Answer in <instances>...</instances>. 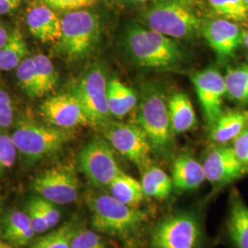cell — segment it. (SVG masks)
I'll list each match as a JSON object with an SVG mask.
<instances>
[{
    "label": "cell",
    "instance_id": "obj_1",
    "mask_svg": "<svg viewBox=\"0 0 248 248\" xmlns=\"http://www.w3.org/2000/svg\"><path fill=\"white\" fill-rule=\"evenodd\" d=\"M88 205L95 231L120 239H133L148 220L144 211L123 203L110 194L89 196Z\"/></svg>",
    "mask_w": 248,
    "mask_h": 248
},
{
    "label": "cell",
    "instance_id": "obj_2",
    "mask_svg": "<svg viewBox=\"0 0 248 248\" xmlns=\"http://www.w3.org/2000/svg\"><path fill=\"white\" fill-rule=\"evenodd\" d=\"M142 18L149 29L173 39L194 37L204 26L196 0H151Z\"/></svg>",
    "mask_w": 248,
    "mask_h": 248
},
{
    "label": "cell",
    "instance_id": "obj_3",
    "mask_svg": "<svg viewBox=\"0 0 248 248\" xmlns=\"http://www.w3.org/2000/svg\"><path fill=\"white\" fill-rule=\"evenodd\" d=\"M125 45L133 61L143 67H172L181 62L184 56L173 38L136 24L128 28Z\"/></svg>",
    "mask_w": 248,
    "mask_h": 248
},
{
    "label": "cell",
    "instance_id": "obj_4",
    "mask_svg": "<svg viewBox=\"0 0 248 248\" xmlns=\"http://www.w3.org/2000/svg\"><path fill=\"white\" fill-rule=\"evenodd\" d=\"M136 124L147 135L153 151L162 155L169 153L173 144L174 133L168 102L156 86L147 84L142 89L141 102L136 112Z\"/></svg>",
    "mask_w": 248,
    "mask_h": 248
},
{
    "label": "cell",
    "instance_id": "obj_5",
    "mask_svg": "<svg viewBox=\"0 0 248 248\" xmlns=\"http://www.w3.org/2000/svg\"><path fill=\"white\" fill-rule=\"evenodd\" d=\"M101 35L98 14L84 9L72 10L61 18V38L57 51L68 59L76 60L93 51Z\"/></svg>",
    "mask_w": 248,
    "mask_h": 248
},
{
    "label": "cell",
    "instance_id": "obj_6",
    "mask_svg": "<svg viewBox=\"0 0 248 248\" xmlns=\"http://www.w3.org/2000/svg\"><path fill=\"white\" fill-rule=\"evenodd\" d=\"M71 136L65 129L32 121H20L11 134L18 153L29 162H36L58 153Z\"/></svg>",
    "mask_w": 248,
    "mask_h": 248
},
{
    "label": "cell",
    "instance_id": "obj_7",
    "mask_svg": "<svg viewBox=\"0 0 248 248\" xmlns=\"http://www.w3.org/2000/svg\"><path fill=\"white\" fill-rule=\"evenodd\" d=\"M202 226L193 213L172 214L155 226L151 234L153 248H200Z\"/></svg>",
    "mask_w": 248,
    "mask_h": 248
},
{
    "label": "cell",
    "instance_id": "obj_8",
    "mask_svg": "<svg viewBox=\"0 0 248 248\" xmlns=\"http://www.w3.org/2000/svg\"><path fill=\"white\" fill-rule=\"evenodd\" d=\"M101 133L114 150L143 169L149 165L150 141L136 124L108 122L99 126Z\"/></svg>",
    "mask_w": 248,
    "mask_h": 248
},
{
    "label": "cell",
    "instance_id": "obj_9",
    "mask_svg": "<svg viewBox=\"0 0 248 248\" xmlns=\"http://www.w3.org/2000/svg\"><path fill=\"white\" fill-rule=\"evenodd\" d=\"M114 149L106 139L96 137L81 150L78 164L81 172L99 188L108 187L124 171L116 159Z\"/></svg>",
    "mask_w": 248,
    "mask_h": 248
},
{
    "label": "cell",
    "instance_id": "obj_10",
    "mask_svg": "<svg viewBox=\"0 0 248 248\" xmlns=\"http://www.w3.org/2000/svg\"><path fill=\"white\" fill-rule=\"evenodd\" d=\"M72 93L79 100L89 125L99 127L109 121L108 82L100 66L96 65L86 72Z\"/></svg>",
    "mask_w": 248,
    "mask_h": 248
},
{
    "label": "cell",
    "instance_id": "obj_11",
    "mask_svg": "<svg viewBox=\"0 0 248 248\" xmlns=\"http://www.w3.org/2000/svg\"><path fill=\"white\" fill-rule=\"evenodd\" d=\"M32 188L45 200L54 204L65 205L78 200L79 182L73 166L60 165L36 177Z\"/></svg>",
    "mask_w": 248,
    "mask_h": 248
},
{
    "label": "cell",
    "instance_id": "obj_12",
    "mask_svg": "<svg viewBox=\"0 0 248 248\" xmlns=\"http://www.w3.org/2000/svg\"><path fill=\"white\" fill-rule=\"evenodd\" d=\"M206 180L213 188L229 185L248 175V168L240 161L232 147L219 145L210 151L204 158Z\"/></svg>",
    "mask_w": 248,
    "mask_h": 248
},
{
    "label": "cell",
    "instance_id": "obj_13",
    "mask_svg": "<svg viewBox=\"0 0 248 248\" xmlns=\"http://www.w3.org/2000/svg\"><path fill=\"white\" fill-rule=\"evenodd\" d=\"M192 82L206 122L212 127L223 113L222 98L226 95L224 77L216 68L209 67L196 73Z\"/></svg>",
    "mask_w": 248,
    "mask_h": 248
},
{
    "label": "cell",
    "instance_id": "obj_14",
    "mask_svg": "<svg viewBox=\"0 0 248 248\" xmlns=\"http://www.w3.org/2000/svg\"><path fill=\"white\" fill-rule=\"evenodd\" d=\"M40 111L48 124L61 129L68 130L89 124L79 100L73 93H63L48 98L42 104Z\"/></svg>",
    "mask_w": 248,
    "mask_h": 248
},
{
    "label": "cell",
    "instance_id": "obj_15",
    "mask_svg": "<svg viewBox=\"0 0 248 248\" xmlns=\"http://www.w3.org/2000/svg\"><path fill=\"white\" fill-rule=\"evenodd\" d=\"M202 31L208 44L221 60L230 58L243 43V32L239 27L225 18L205 23Z\"/></svg>",
    "mask_w": 248,
    "mask_h": 248
},
{
    "label": "cell",
    "instance_id": "obj_16",
    "mask_svg": "<svg viewBox=\"0 0 248 248\" xmlns=\"http://www.w3.org/2000/svg\"><path fill=\"white\" fill-rule=\"evenodd\" d=\"M27 25L31 33L41 42L55 43L61 38V19L48 5H37L28 11Z\"/></svg>",
    "mask_w": 248,
    "mask_h": 248
},
{
    "label": "cell",
    "instance_id": "obj_17",
    "mask_svg": "<svg viewBox=\"0 0 248 248\" xmlns=\"http://www.w3.org/2000/svg\"><path fill=\"white\" fill-rule=\"evenodd\" d=\"M171 178L173 186L180 191L197 189L206 180L202 164L188 155H182L175 160Z\"/></svg>",
    "mask_w": 248,
    "mask_h": 248
},
{
    "label": "cell",
    "instance_id": "obj_18",
    "mask_svg": "<svg viewBox=\"0 0 248 248\" xmlns=\"http://www.w3.org/2000/svg\"><path fill=\"white\" fill-rule=\"evenodd\" d=\"M226 226L234 248H248V206L235 191L230 197Z\"/></svg>",
    "mask_w": 248,
    "mask_h": 248
},
{
    "label": "cell",
    "instance_id": "obj_19",
    "mask_svg": "<svg viewBox=\"0 0 248 248\" xmlns=\"http://www.w3.org/2000/svg\"><path fill=\"white\" fill-rule=\"evenodd\" d=\"M248 127V110L222 113L211 127V139L219 144L233 141Z\"/></svg>",
    "mask_w": 248,
    "mask_h": 248
},
{
    "label": "cell",
    "instance_id": "obj_20",
    "mask_svg": "<svg viewBox=\"0 0 248 248\" xmlns=\"http://www.w3.org/2000/svg\"><path fill=\"white\" fill-rule=\"evenodd\" d=\"M168 105L174 134L186 133L195 127L197 124L195 110L186 94L181 92L175 93L169 98Z\"/></svg>",
    "mask_w": 248,
    "mask_h": 248
},
{
    "label": "cell",
    "instance_id": "obj_21",
    "mask_svg": "<svg viewBox=\"0 0 248 248\" xmlns=\"http://www.w3.org/2000/svg\"><path fill=\"white\" fill-rule=\"evenodd\" d=\"M138 97L133 89L117 78L108 82V105L110 114L123 119L137 105Z\"/></svg>",
    "mask_w": 248,
    "mask_h": 248
},
{
    "label": "cell",
    "instance_id": "obj_22",
    "mask_svg": "<svg viewBox=\"0 0 248 248\" xmlns=\"http://www.w3.org/2000/svg\"><path fill=\"white\" fill-rule=\"evenodd\" d=\"M141 184L145 196L160 201L168 199L174 187L172 178L164 170L149 165L142 169Z\"/></svg>",
    "mask_w": 248,
    "mask_h": 248
},
{
    "label": "cell",
    "instance_id": "obj_23",
    "mask_svg": "<svg viewBox=\"0 0 248 248\" xmlns=\"http://www.w3.org/2000/svg\"><path fill=\"white\" fill-rule=\"evenodd\" d=\"M5 238L16 246H26L36 234L28 213L20 211L10 213L6 221Z\"/></svg>",
    "mask_w": 248,
    "mask_h": 248
},
{
    "label": "cell",
    "instance_id": "obj_24",
    "mask_svg": "<svg viewBox=\"0 0 248 248\" xmlns=\"http://www.w3.org/2000/svg\"><path fill=\"white\" fill-rule=\"evenodd\" d=\"M110 195L116 200L130 206L137 207L146 197L142 189L141 181L123 172L108 186Z\"/></svg>",
    "mask_w": 248,
    "mask_h": 248
},
{
    "label": "cell",
    "instance_id": "obj_25",
    "mask_svg": "<svg viewBox=\"0 0 248 248\" xmlns=\"http://www.w3.org/2000/svg\"><path fill=\"white\" fill-rule=\"evenodd\" d=\"M28 54V47L24 37L18 30H14L9 41L0 48V71L16 69Z\"/></svg>",
    "mask_w": 248,
    "mask_h": 248
},
{
    "label": "cell",
    "instance_id": "obj_26",
    "mask_svg": "<svg viewBox=\"0 0 248 248\" xmlns=\"http://www.w3.org/2000/svg\"><path fill=\"white\" fill-rule=\"evenodd\" d=\"M226 94L232 99L248 103V64L230 68L224 76Z\"/></svg>",
    "mask_w": 248,
    "mask_h": 248
},
{
    "label": "cell",
    "instance_id": "obj_27",
    "mask_svg": "<svg viewBox=\"0 0 248 248\" xmlns=\"http://www.w3.org/2000/svg\"><path fill=\"white\" fill-rule=\"evenodd\" d=\"M78 228L76 223L66 222L38 240L32 248H71L72 240Z\"/></svg>",
    "mask_w": 248,
    "mask_h": 248
},
{
    "label": "cell",
    "instance_id": "obj_28",
    "mask_svg": "<svg viewBox=\"0 0 248 248\" xmlns=\"http://www.w3.org/2000/svg\"><path fill=\"white\" fill-rule=\"evenodd\" d=\"M32 59L35 64L42 96H45L53 91L57 86L58 74L52 61L45 54L38 53Z\"/></svg>",
    "mask_w": 248,
    "mask_h": 248
},
{
    "label": "cell",
    "instance_id": "obj_29",
    "mask_svg": "<svg viewBox=\"0 0 248 248\" xmlns=\"http://www.w3.org/2000/svg\"><path fill=\"white\" fill-rule=\"evenodd\" d=\"M16 70L19 85L27 94L31 98L43 97L32 57H26Z\"/></svg>",
    "mask_w": 248,
    "mask_h": 248
},
{
    "label": "cell",
    "instance_id": "obj_30",
    "mask_svg": "<svg viewBox=\"0 0 248 248\" xmlns=\"http://www.w3.org/2000/svg\"><path fill=\"white\" fill-rule=\"evenodd\" d=\"M213 11L225 19L233 22L248 19V7L244 0H209Z\"/></svg>",
    "mask_w": 248,
    "mask_h": 248
},
{
    "label": "cell",
    "instance_id": "obj_31",
    "mask_svg": "<svg viewBox=\"0 0 248 248\" xmlns=\"http://www.w3.org/2000/svg\"><path fill=\"white\" fill-rule=\"evenodd\" d=\"M18 154V149L11 135L0 132V175L12 168Z\"/></svg>",
    "mask_w": 248,
    "mask_h": 248
},
{
    "label": "cell",
    "instance_id": "obj_32",
    "mask_svg": "<svg viewBox=\"0 0 248 248\" xmlns=\"http://www.w3.org/2000/svg\"><path fill=\"white\" fill-rule=\"evenodd\" d=\"M71 248H107L102 238L96 231L78 228L73 240Z\"/></svg>",
    "mask_w": 248,
    "mask_h": 248
},
{
    "label": "cell",
    "instance_id": "obj_33",
    "mask_svg": "<svg viewBox=\"0 0 248 248\" xmlns=\"http://www.w3.org/2000/svg\"><path fill=\"white\" fill-rule=\"evenodd\" d=\"M14 121V109L9 92L0 82V129H8Z\"/></svg>",
    "mask_w": 248,
    "mask_h": 248
},
{
    "label": "cell",
    "instance_id": "obj_34",
    "mask_svg": "<svg viewBox=\"0 0 248 248\" xmlns=\"http://www.w3.org/2000/svg\"><path fill=\"white\" fill-rule=\"evenodd\" d=\"M39 211L45 218V222H47L49 228H54L61 219L60 211L56 208L55 204L45 200L42 197L33 198Z\"/></svg>",
    "mask_w": 248,
    "mask_h": 248
},
{
    "label": "cell",
    "instance_id": "obj_35",
    "mask_svg": "<svg viewBox=\"0 0 248 248\" xmlns=\"http://www.w3.org/2000/svg\"><path fill=\"white\" fill-rule=\"evenodd\" d=\"M26 213L31 219L36 233H44L50 229L42 213L39 211L33 199H31L27 204Z\"/></svg>",
    "mask_w": 248,
    "mask_h": 248
},
{
    "label": "cell",
    "instance_id": "obj_36",
    "mask_svg": "<svg viewBox=\"0 0 248 248\" xmlns=\"http://www.w3.org/2000/svg\"><path fill=\"white\" fill-rule=\"evenodd\" d=\"M232 147L237 158L248 168V127L232 141Z\"/></svg>",
    "mask_w": 248,
    "mask_h": 248
},
{
    "label": "cell",
    "instance_id": "obj_37",
    "mask_svg": "<svg viewBox=\"0 0 248 248\" xmlns=\"http://www.w3.org/2000/svg\"><path fill=\"white\" fill-rule=\"evenodd\" d=\"M97 0H53L49 6L51 8L61 10H78L89 7Z\"/></svg>",
    "mask_w": 248,
    "mask_h": 248
},
{
    "label": "cell",
    "instance_id": "obj_38",
    "mask_svg": "<svg viewBox=\"0 0 248 248\" xmlns=\"http://www.w3.org/2000/svg\"><path fill=\"white\" fill-rule=\"evenodd\" d=\"M22 0H0V15L12 13L20 6Z\"/></svg>",
    "mask_w": 248,
    "mask_h": 248
},
{
    "label": "cell",
    "instance_id": "obj_39",
    "mask_svg": "<svg viewBox=\"0 0 248 248\" xmlns=\"http://www.w3.org/2000/svg\"><path fill=\"white\" fill-rule=\"evenodd\" d=\"M9 35L10 33H9L6 28L0 24V48L7 44V42L9 41Z\"/></svg>",
    "mask_w": 248,
    "mask_h": 248
},
{
    "label": "cell",
    "instance_id": "obj_40",
    "mask_svg": "<svg viewBox=\"0 0 248 248\" xmlns=\"http://www.w3.org/2000/svg\"><path fill=\"white\" fill-rule=\"evenodd\" d=\"M122 1L126 4H131L133 6H136V5H140V4H143L145 2L151 1V0H122Z\"/></svg>",
    "mask_w": 248,
    "mask_h": 248
},
{
    "label": "cell",
    "instance_id": "obj_41",
    "mask_svg": "<svg viewBox=\"0 0 248 248\" xmlns=\"http://www.w3.org/2000/svg\"><path fill=\"white\" fill-rule=\"evenodd\" d=\"M243 43L248 51V30L243 32Z\"/></svg>",
    "mask_w": 248,
    "mask_h": 248
},
{
    "label": "cell",
    "instance_id": "obj_42",
    "mask_svg": "<svg viewBox=\"0 0 248 248\" xmlns=\"http://www.w3.org/2000/svg\"><path fill=\"white\" fill-rule=\"evenodd\" d=\"M0 248H11V246H9L8 244H6V243H4V242H2V241H0Z\"/></svg>",
    "mask_w": 248,
    "mask_h": 248
},
{
    "label": "cell",
    "instance_id": "obj_43",
    "mask_svg": "<svg viewBox=\"0 0 248 248\" xmlns=\"http://www.w3.org/2000/svg\"><path fill=\"white\" fill-rule=\"evenodd\" d=\"M244 2L246 3V5L248 7V0H244Z\"/></svg>",
    "mask_w": 248,
    "mask_h": 248
},
{
    "label": "cell",
    "instance_id": "obj_44",
    "mask_svg": "<svg viewBox=\"0 0 248 248\" xmlns=\"http://www.w3.org/2000/svg\"><path fill=\"white\" fill-rule=\"evenodd\" d=\"M0 232H1V229H0Z\"/></svg>",
    "mask_w": 248,
    "mask_h": 248
}]
</instances>
